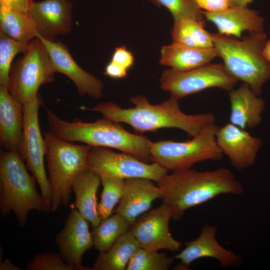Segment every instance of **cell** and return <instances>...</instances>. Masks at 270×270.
<instances>
[{
    "mask_svg": "<svg viewBox=\"0 0 270 270\" xmlns=\"http://www.w3.org/2000/svg\"><path fill=\"white\" fill-rule=\"evenodd\" d=\"M28 171L18 152L0 151V214L6 216L13 212L21 227L26 225L30 210L50 212L36 190V178Z\"/></svg>",
    "mask_w": 270,
    "mask_h": 270,
    "instance_id": "5b68a950",
    "label": "cell"
},
{
    "mask_svg": "<svg viewBox=\"0 0 270 270\" xmlns=\"http://www.w3.org/2000/svg\"><path fill=\"white\" fill-rule=\"evenodd\" d=\"M199 7L205 11L216 12L228 8L229 0H195Z\"/></svg>",
    "mask_w": 270,
    "mask_h": 270,
    "instance_id": "836d02e7",
    "label": "cell"
},
{
    "mask_svg": "<svg viewBox=\"0 0 270 270\" xmlns=\"http://www.w3.org/2000/svg\"><path fill=\"white\" fill-rule=\"evenodd\" d=\"M100 182V178L88 168L76 176L72 186L76 196L74 204L92 228L98 226L102 220L98 212L96 201V192Z\"/></svg>",
    "mask_w": 270,
    "mask_h": 270,
    "instance_id": "603a6c76",
    "label": "cell"
},
{
    "mask_svg": "<svg viewBox=\"0 0 270 270\" xmlns=\"http://www.w3.org/2000/svg\"><path fill=\"white\" fill-rule=\"evenodd\" d=\"M158 7L166 8L174 21L190 18L204 22L202 10L195 0H148Z\"/></svg>",
    "mask_w": 270,
    "mask_h": 270,
    "instance_id": "4dcf8cb0",
    "label": "cell"
},
{
    "mask_svg": "<svg viewBox=\"0 0 270 270\" xmlns=\"http://www.w3.org/2000/svg\"><path fill=\"white\" fill-rule=\"evenodd\" d=\"M202 14L206 20L215 24L220 34L240 39L245 31L264 32V19L257 12L248 6L228 8L216 12L204 10Z\"/></svg>",
    "mask_w": 270,
    "mask_h": 270,
    "instance_id": "d6986e66",
    "label": "cell"
},
{
    "mask_svg": "<svg viewBox=\"0 0 270 270\" xmlns=\"http://www.w3.org/2000/svg\"><path fill=\"white\" fill-rule=\"evenodd\" d=\"M55 73L46 48L40 38H35L23 56L12 64L8 90L24 104L36 98L40 87L53 82Z\"/></svg>",
    "mask_w": 270,
    "mask_h": 270,
    "instance_id": "ba28073f",
    "label": "cell"
},
{
    "mask_svg": "<svg viewBox=\"0 0 270 270\" xmlns=\"http://www.w3.org/2000/svg\"><path fill=\"white\" fill-rule=\"evenodd\" d=\"M0 31L12 38L29 42L38 36L34 22L28 12L0 6Z\"/></svg>",
    "mask_w": 270,
    "mask_h": 270,
    "instance_id": "d4e9b609",
    "label": "cell"
},
{
    "mask_svg": "<svg viewBox=\"0 0 270 270\" xmlns=\"http://www.w3.org/2000/svg\"><path fill=\"white\" fill-rule=\"evenodd\" d=\"M26 270H76L64 262L59 253L45 252L38 254L30 260Z\"/></svg>",
    "mask_w": 270,
    "mask_h": 270,
    "instance_id": "1f68e13d",
    "label": "cell"
},
{
    "mask_svg": "<svg viewBox=\"0 0 270 270\" xmlns=\"http://www.w3.org/2000/svg\"><path fill=\"white\" fill-rule=\"evenodd\" d=\"M216 57L218 54L214 47L196 48L172 42L162 47L159 62L176 70L186 71L210 64Z\"/></svg>",
    "mask_w": 270,
    "mask_h": 270,
    "instance_id": "7402d4cb",
    "label": "cell"
},
{
    "mask_svg": "<svg viewBox=\"0 0 270 270\" xmlns=\"http://www.w3.org/2000/svg\"><path fill=\"white\" fill-rule=\"evenodd\" d=\"M132 225L117 213L102 220L91 232L94 248L100 252L107 251L122 235L130 230Z\"/></svg>",
    "mask_w": 270,
    "mask_h": 270,
    "instance_id": "4316f807",
    "label": "cell"
},
{
    "mask_svg": "<svg viewBox=\"0 0 270 270\" xmlns=\"http://www.w3.org/2000/svg\"><path fill=\"white\" fill-rule=\"evenodd\" d=\"M38 38L46 48L56 72L68 76L74 84L80 96H88L96 99L101 98L104 90L102 81L81 68L72 57L66 44L60 41Z\"/></svg>",
    "mask_w": 270,
    "mask_h": 270,
    "instance_id": "9a60e30c",
    "label": "cell"
},
{
    "mask_svg": "<svg viewBox=\"0 0 270 270\" xmlns=\"http://www.w3.org/2000/svg\"><path fill=\"white\" fill-rule=\"evenodd\" d=\"M174 258L165 253L148 250L140 248L134 254L126 270H167L174 262Z\"/></svg>",
    "mask_w": 270,
    "mask_h": 270,
    "instance_id": "f546056e",
    "label": "cell"
},
{
    "mask_svg": "<svg viewBox=\"0 0 270 270\" xmlns=\"http://www.w3.org/2000/svg\"><path fill=\"white\" fill-rule=\"evenodd\" d=\"M162 203L169 208L172 218L180 220L186 211L222 194L244 192L241 183L228 168L198 171L192 168L172 172L157 182Z\"/></svg>",
    "mask_w": 270,
    "mask_h": 270,
    "instance_id": "7a4b0ae2",
    "label": "cell"
},
{
    "mask_svg": "<svg viewBox=\"0 0 270 270\" xmlns=\"http://www.w3.org/2000/svg\"><path fill=\"white\" fill-rule=\"evenodd\" d=\"M44 139L52 192L51 212H54L60 206L67 207L69 204L72 182L88 168V156L92 146L72 144L49 132L44 133Z\"/></svg>",
    "mask_w": 270,
    "mask_h": 270,
    "instance_id": "8992f818",
    "label": "cell"
},
{
    "mask_svg": "<svg viewBox=\"0 0 270 270\" xmlns=\"http://www.w3.org/2000/svg\"><path fill=\"white\" fill-rule=\"evenodd\" d=\"M140 248L130 230L122 235L106 252H100L92 270H124Z\"/></svg>",
    "mask_w": 270,
    "mask_h": 270,
    "instance_id": "cb8c5ba5",
    "label": "cell"
},
{
    "mask_svg": "<svg viewBox=\"0 0 270 270\" xmlns=\"http://www.w3.org/2000/svg\"><path fill=\"white\" fill-rule=\"evenodd\" d=\"M216 138L231 166L238 170L254 164L257 154L263 144L260 138L252 136L246 129L230 122L219 126Z\"/></svg>",
    "mask_w": 270,
    "mask_h": 270,
    "instance_id": "5bb4252c",
    "label": "cell"
},
{
    "mask_svg": "<svg viewBox=\"0 0 270 270\" xmlns=\"http://www.w3.org/2000/svg\"><path fill=\"white\" fill-rule=\"evenodd\" d=\"M253 0H229L228 8L244 7Z\"/></svg>",
    "mask_w": 270,
    "mask_h": 270,
    "instance_id": "74e56055",
    "label": "cell"
},
{
    "mask_svg": "<svg viewBox=\"0 0 270 270\" xmlns=\"http://www.w3.org/2000/svg\"><path fill=\"white\" fill-rule=\"evenodd\" d=\"M134 106L122 108L116 103L107 102L98 104L92 108L81 106L101 114L111 121L130 125L136 133L156 132L162 128H176L186 132L190 137L198 134L206 126L216 123V118L211 112L188 114L182 112L179 100L171 96L160 104H152L144 95L130 98Z\"/></svg>",
    "mask_w": 270,
    "mask_h": 270,
    "instance_id": "6da1fadb",
    "label": "cell"
},
{
    "mask_svg": "<svg viewBox=\"0 0 270 270\" xmlns=\"http://www.w3.org/2000/svg\"><path fill=\"white\" fill-rule=\"evenodd\" d=\"M128 70L110 60L106 66L104 74L114 78H122L128 74Z\"/></svg>",
    "mask_w": 270,
    "mask_h": 270,
    "instance_id": "d590c367",
    "label": "cell"
},
{
    "mask_svg": "<svg viewBox=\"0 0 270 270\" xmlns=\"http://www.w3.org/2000/svg\"><path fill=\"white\" fill-rule=\"evenodd\" d=\"M43 104L38 95L34 100L22 104L24 122L20 154L26 166L38 183L45 204L51 212L52 192L44 165L46 146L38 120V109Z\"/></svg>",
    "mask_w": 270,
    "mask_h": 270,
    "instance_id": "9c48e42d",
    "label": "cell"
},
{
    "mask_svg": "<svg viewBox=\"0 0 270 270\" xmlns=\"http://www.w3.org/2000/svg\"><path fill=\"white\" fill-rule=\"evenodd\" d=\"M172 214L164 203L141 214L132 225L130 230L140 248L153 252L166 250L178 251L182 242L173 238L168 228Z\"/></svg>",
    "mask_w": 270,
    "mask_h": 270,
    "instance_id": "7c38bea8",
    "label": "cell"
},
{
    "mask_svg": "<svg viewBox=\"0 0 270 270\" xmlns=\"http://www.w3.org/2000/svg\"><path fill=\"white\" fill-rule=\"evenodd\" d=\"M24 122L22 104L0 86V142L4 150L20 152Z\"/></svg>",
    "mask_w": 270,
    "mask_h": 270,
    "instance_id": "ffe728a7",
    "label": "cell"
},
{
    "mask_svg": "<svg viewBox=\"0 0 270 270\" xmlns=\"http://www.w3.org/2000/svg\"><path fill=\"white\" fill-rule=\"evenodd\" d=\"M218 127L216 123L210 124L186 142H152L150 162L172 172L191 168L204 161L221 160L224 154L216 138Z\"/></svg>",
    "mask_w": 270,
    "mask_h": 270,
    "instance_id": "52a82bcc",
    "label": "cell"
},
{
    "mask_svg": "<svg viewBox=\"0 0 270 270\" xmlns=\"http://www.w3.org/2000/svg\"><path fill=\"white\" fill-rule=\"evenodd\" d=\"M217 228L213 225L206 224L202 228L196 239L188 242L186 248L174 258L181 264L188 266L193 262L203 258L216 259L219 266L228 267L240 263L241 258L230 250L222 247L217 241Z\"/></svg>",
    "mask_w": 270,
    "mask_h": 270,
    "instance_id": "e0dca14e",
    "label": "cell"
},
{
    "mask_svg": "<svg viewBox=\"0 0 270 270\" xmlns=\"http://www.w3.org/2000/svg\"><path fill=\"white\" fill-rule=\"evenodd\" d=\"M29 43L16 40L0 31V86L8 88L13 59L18 53L24 54Z\"/></svg>",
    "mask_w": 270,
    "mask_h": 270,
    "instance_id": "83f0119b",
    "label": "cell"
},
{
    "mask_svg": "<svg viewBox=\"0 0 270 270\" xmlns=\"http://www.w3.org/2000/svg\"><path fill=\"white\" fill-rule=\"evenodd\" d=\"M153 182L144 178L124 180L116 213L132 224L138 217L149 210L154 200L160 198V190Z\"/></svg>",
    "mask_w": 270,
    "mask_h": 270,
    "instance_id": "ac0fdd59",
    "label": "cell"
},
{
    "mask_svg": "<svg viewBox=\"0 0 270 270\" xmlns=\"http://www.w3.org/2000/svg\"><path fill=\"white\" fill-rule=\"evenodd\" d=\"M88 222L77 209L72 208L55 239L62 260L74 266L76 270H92V268L84 266L82 263L84 253L94 246Z\"/></svg>",
    "mask_w": 270,
    "mask_h": 270,
    "instance_id": "4fadbf2b",
    "label": "cell"
},
{
    "mask_svg": "<svg viewBox=\"0 0 270 270\" xmlns=\"http://www.w3.org/2000/svg\"><path fill=\"white\" fill-rule=\"evenodd\" d=\"M48 132L69 142H83L92 147L112 148L150 161L152 141L146 136L130 133L120 123L102 118L92 122L79 119L68 122L46 108Z\"/></svg>",
    "mask_w": 270,
    "mask_h": 270,
    "instance_id": "3957f363",
    "label": "cell"
},
{
    "mask_svg": "<svg viewBox=\"0 0 270 270\" xmlns=\"http://www.w3.org/2000/svg\"><path fill=\"white\" fill-rule=\"evenodd\" d=\"M88 168L100 178H144L157 182L168 172L156 163L148 164L132 154L118 153L102 147H92L88 156Z\"/></svg>",
    "mask_w": 270,
    "mask_h": 270,
    "instance_id": "8fae6325",
    "label": "cell"
},
{
    "mask_svg": "<svg viewBox=\"0 0 270 270\" xmlns=\"http://www.w3.org/2000/svg\"><path fill=\"white\" fill-rule=\"evenodd\" d=\"M204 24L190 18L174 21L170 31L173 42L196 48L214 47L212 34L204 30Z\"/></svg>",
    "mask_w": 270,
    "mask_h": 270,
    "instance_id": "484cf974",
    "label": "cell"
},
{
    "mask_svg": "<svg viewBox=\"0 0 270 270\" xmlns=\"http://www.w3.org/2000/svg\"><path fill=\"white\" fill-rule=\"evenodd\" d=\"M0 270H20L21 268L14 264L10 260L6 259L4 261L0 260Z\"/></svg>",
    "mask_w": 270,
    "mask_h": 270,
    "instance_id": "8d00e7d4",
    "label": "cell"
},
{
    "mask_svg": "<svg viewBox=\"0 0 270 270\" xmlns=\"http://www.w3.org/2000/svg\"><path fill=\"white\" fill-rule=\"evenodd\" d=\"M110 60L128 70L134 64V58L132 52L122 46L115 48Z\"/></svg>",
    "mask_w": 270,
    "mask_h": 270,
    "instance_id": "d6a6232c",
    "label": "cell"
},
{
    "mask_svg": "<svg viewBox=\"0 0 270 270\" xmlns=\"http://www.w3.org/2000/svg\"><path fill=\"white\" fill-rule=\"evenodd\" d=\"M103 189L98 204V212L102 220L110 216L115 206L119 202L123 192L124 180L113 176L100 178Z\"/></svg>",
    "mask_w": 270,
    "mask_h": 270,
    "instance_id": "f1b7e54d",
    "label": "cell"
},
{
    "mask_svg": "<svg viewBox=\"0 0 270 270\" xmlns=\"http://www.w3.org/2000/svg\"><path fill=\"white\" fill-rule=\"evenodd\" d=\"M72 4L68 0H43L34 2L28 12L33 18L38 38L54 42L72 28Z\"/></svg>",
    "mask_w": 270,
    "mask_h": 270,
    "instance_id": "2e32d148",
    "label": "cell"
},
{
    "mask_svg": "<svg viewBox=\"0 0 270 270\" xmlns=\"http://www.w3.org/2000/svg\"><path fill=\"white\" fill-rule=\"evenodd\" d=\"M160 81L162 90L179 100L209 88L229 92L238 82L223 64H208L186 71L166 69L162 72Z\"/></svg>",
    "mask_w": 270,
    "mask_h": 270,
    "instance_id": "30bf717a",
    "label": "cell"
},
{
    "mask_svg": "<svg viewBox=\"0 0 270 270\" xmlns=\"http://www.w3.org/2000/svg\"><path fill=\"white\" fill-rule=\"evenodd\" d=\"M34 2L33 0H0V6L28 12Z\"/></svg>",
    "mask_w": 270,
    "mask_h": 270,
    "instance_id": "e575fe53",
    "label": "cell"
},
{
    "mask_svg": "<svg viewBox=\"0 0 270 270\" xmlns=\"http://www.w3.org/2000/svg\"><path fill=\"white\" fill-rule=\"evenodd\" d=\"M264 54L266 60L270 62V40L266 42L264 50Z\"/></svg>",
    "mask_w": 270,
    "mask_h": 270,
    "instance_id": "f35d334b",
    "label": "cell"
},
{
    "mask_svg": "<svg viewBox=\"0 0 270 270\" xmlns=\"http://www.w3.org/2000/svg\"><path fill=\"white\" fill-rule=\"evenodd\" d=\"M230 122L244 129L257 126L262 120L265 102L243 82L238 88L229 91Z\"/></svg>",
    "mask_w": 270,
    "mask_h": 270,
    "instance_id": "44dd1931",
    "label": "cell"
},
{
    "mask_svg": "<svg viewBox=\"0 0 270 270\" xmlns=\"http://www.w3.org/2000/svg\"><path fill=\"white\" fill-rule=\"evenodd\" d=\"M211 34L214 47L228 72L259 96L262 85L270 79V62L264 54L266 34L250 32L240 40L220 33Z\"/></svg>",
    "mask_w": 270,
    "mask_h": 270,
    "instance_id": "277c9868",
    "label": "cell"
}]
</instances>
